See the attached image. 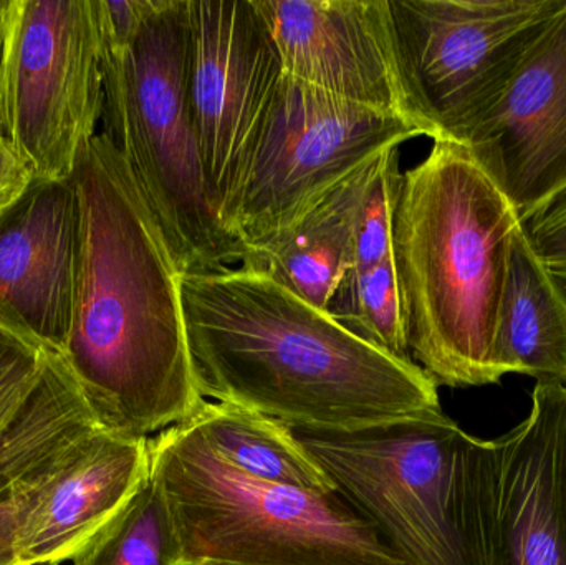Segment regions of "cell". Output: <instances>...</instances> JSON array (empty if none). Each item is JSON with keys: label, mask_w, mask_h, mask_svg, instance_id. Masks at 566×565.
<instances>
[{"label": "cell", "mask_w": 566, "mask_h": 565, "mask_svg": "<svg viewBox=\"0 0 566 565\" xmlns=\"http://www.w3.org/2000/svg\"><path fill=\"white\" fill-rule=\"evenodd\" d=\"M73 182L82 251L63 358L103 430L148 438L205 404L182 312L186 271L106 133L83 145Z\"/></svg>", "instance_id": "obj_1"}, {"label": "cell", "mask_w": 566, "mask_h": 565, "mask_svg": "<svg viewBox=\"0 0 566 565\" xmlns=\"http://www.w3.org/2000/svg\"><path fill=\"white\" fill-rule=\"evenodd\" d=\"M181 299L205 400L323 430L441 410L439 385L415 360L373 347L269 275L188 271Z\"/></svg>", "instance_id": "obj_2"}, {"label": "cell", "mask_w": 566, "mask_h": 565, "mask_svg": "<svg viewBox=\"0 0 566 565\" xmlns=\"http://www.w3.org/2000/svg\"><path fill=\"white\" fill-rule=\"evenodd\" d=\"M524 222L465 146L434 142L405 171L392 255L411 358L446 387L499 384L512 248Z\"/></svg>", "instance_id": "obj_3"}, {"label": "cell", "mask_w": 566, "mask_h": 565, "mask_svg": "<svg viewBox=\"0 0 566 565\" xmlns=\"http://www.w3.org/2000/svg\"><path fill=\"white\" fill-rule=\"evenodd\" d=\"M290 430L402 565H502L497 441L442 410Z\"/></svg>", "instance_id": "obj_4"}, {"label": "cell", "mask_w": 566, "mask_h": 565, "mask_svg": "<svg viewBox=\"0 0 566 565\" xmlns=\"http://www.w3.org/2000/svg\"><path fill=\"white\" fill-rule=\"evenodd\" d=\"M149 457L185 565H402L338 491L258 480L189 420L149 438Z\"/></svg>", "instance_id": "obj_5"}, {"label": "cell", "mask_w": 566, "mask_h": 565, "mask_svg": "<svg viewBox=\"0 0 566 565\" xmlns=\"http://www.w3.org/2000/svg\"><path fill=\"white\" fill-rule=\"evenodd\" d=\"M188 0H166L128 46L103 43V133L125 156L188 271L238 265L209 205L186 92ZM103 40V39H102Z\"/></svg>", "instance_id": "obj_6"}, {"label": "cell", "mask_w": 566, "mask_h": 565, "mask_svg": "<svg viewBox=\"0 0 566 565\" xmlns=\"http://www.w3.org/2000/svg\"><path fill=\"white\" fill-rule=\"evenodd\" d=\"M103 102L96 0H0V133L33 178H73Z\"/></svg>", "instance_id": "obj_7"}, {"label": "cell", "mask_w": 566, "mask_h": 565, "mask_svg": "<svg viewBox=\"0 0 566 565\" xmlns=\"http://www.w3.org/2000/svg\"><path fill=\"white\" fill-rule=\"evenodd\" d=\"M409 105L432 142L464 146L566 0H388Z\"/></svg>", "instance_id": "obj_8"}, {"label": "cell", "mask_w": 566, "mask_h": 565, "mask_svg": "<svg viewBox=\"0 0 566 565\" xmlns=\"http://www.w3.org/2000/svg\"><path fill=\"white\" fill-rule=\"evenodd\" d=\"M424 136L395 113L342 102L282 75L229 232L262 244L386 149Z\"/></svg>", "instance_id": "obj_9"}, {"label": "cell", "mask_w": 566, "mask_h": 565, "mask_svg": "<svg viewBox=\"0 0 566 565\" xmlns=\"http://www.w3.org/2000/svg\"><path fill=\"white\" fill-rule=\"evenodd\" d=\"M188 22L189 112L209 205L229 232L281 85V56L254 0H188Z\"/></svg>", "instance_id": "obj_10"}, {"label": "cell", "mask_w": 566, "mask_h": 565, "mask_svg": "<svg viewBox=\"0 0 566 565\" xmlns=\"http://www.w3.org/2000/svg\"><path fill=\"white\" fill-rule=\"evenodd\" d=\"M254 3L285 79L342 102L395 113L422 129L399 73L388 0Z\"/></svg>", "instance_id": "obj_11"}, {"label": "cell", "mask_w": 566, "mask_h": 565, "mask_svg": "<svg viewBox=\"0 0 566 565\" xmlns=\"http://www.w3.org/2000/svg\"><path fill=\"white\" fill-rule=\"evenodd\" d=\"M522 222L566 192V7L464 143Z\"/></svg>", "instance_id": "obj_12"}, {"label": "cell", "mask_w": 566, "mask_h": 565, "mask_svg": "<svg viewBox=\"0 0 566 565\" xmlns=\"http://www.w3.org/2000/svg\"><path fill=\"white\" fill-rule=\"evenodd\" d=\"M80 251L82 206L73 178H33L0 218V328L63 357Z\"/></svg>", "instance_id": "obj_13"}, {"label": "cell", "mask_w": 566, "mask_h": 565, "mask_svg": "<svg viewBox=\"0 0 566 565\" xmlns=\"http://www.w3.org/2000/svg\"><path fill=\"white\" fill-rule=\"evenodd\" d=\"M151 477L149 438L98 431L59 473L22 501L23 565L73 561Z\"/></svg>", "instance_id": "obj_14"}, {"label": "cell", "mask_w": 566, "mask_h": 565, "mask_svg": "<svg viewBox=\"0 0 566 565\" xmlns=\"http://www.w3.org/2000/svg\"><path fill=\"white\" fill-rule=\"evenodd\" d=\"M560 384L537 381L532 410L497 438L502 565H566V520L555 477Z\"/></svg>", "instance_id": "obj_15"}, {"label": "cell", "mask_w": 566, "mask_h": 565, "mask_svg": "<svg viewBox=\"0 0 566 565\" xmlns=\"http://www.w3.org/2000/svg\"><path fill=\"white\" fill-rule=\"evenodd\" d=\"M378 158L338 182L285 231L242 249L238 265L269 275L326 311L333 292L349 271L356 215Z\"/></svg>", "instance_id": "obj_16"}, {"label": "cell", "mask_w": 566, "mask_h": 565, "mask_svg": "<svg viewBox=\"0 0 566 565\" xmlns=\"http://www.w3.org/2000/svg\"><path fill=\"white\" fill-rule=\"evenodd\" d=\"M102 430L65 358L50 354L22 410L0 431V503L25 500Z\"/></svg>", "instance_id": "obj_17"}, {"label": "cell", "mask_w": 566, "mask_h": 565, "mask_svg": "<svg viewBox=\"0 0 566 565\" xmlns=\"http://www.w3.org/2000/svg\"><path fill=\"white\" fill-rule=\"evenodd\" d=\"M499 348L509 374L566 385V291L524 226L512 248Z\"/></svg>", "instance_id": "obj_18"}, {"label": "cell", "mask_w": 566, "mask_h": 565, "mask_svg": "<svg viewBox=\"0 0 566 565\" xmlns=\"http://www.w3.org/2000/svg\"><path fill=\"white\" fill-rule=\"evenodd\" d=\"M229 463L258 480L313 493H336L328 474L286 425L249 408L208 401L189 418Z\"/></svg>", "instance_id": "obj_19"}, {"label": "cell", "mask_w": 566, "mask_h": 565, "mask_svg": "<svg viewBox=\"0 0 566 565\" xmlns=\"http://www.w3.org/2000/svg\"><path fill=\"white\" fill-rule=\"evenodd\" d=\"M73 565H185L168 500L155 477L113 517Z\"/></svg>", "instance_id": "obj_20"}, {"label": "cell", "mask_w": 566, "mask_h": 565, "mask_svg": "<svg viewBox=\"0 0 566 565\" xmlns=\"http://www.w3.org/2000/svg\"><path fill=\"white\" fill-rule=\"evenodd\" d=\"M326 312L373 347L396 358H411L408 314L395 258L368 271L346 272Z\"/></svg>", "instance_id": "obj_21"}, {"label": "cell", "mask_w": 566, "mask_h": 565, "mask_svg": "<svg viewBox=\"0 0 566 565\" xmlns=\"http://www.w3.org/2000/svg\"><path fill=\"white\" fill-rule=\"evenodd\" d=\"M401 146L386 149L376 161L375 175L363 196L353 228L349 271H368L392 255V228L401 195Z\"/></svg>", "instance_id": "obj_22"}, {"label": "cell", "mask_w": 566, "mask_h": 565, "mask_svg": "<svg viewBox=\"0 0 566 565\" xmlns=\"http://www.w3.org/2000/svg\"><path fill=\"white\" fill-rule=\"evenodd\" d=\"M49 355L0 328V431L22 410L45 370Z\"/></svg>", "instance_id": "obj_23"}, {"label": "cell", "mask_w": 566, "mask_h": 565, "mask_svg": "<svg viewBox=\"0 0 566 565\" xmlns=\"http://www.w3.org/2000/svg\"><path fill=\"white\" fill-rule=\"evenodd\" d=\"M524 228L538 258L566 291V192L524 222Z\"/></svg>", "instance_id": "obj_24"}, {"label": "cell", "mask_w": 566, "mask_h": 565, "mask_svg": "<svg viewBox=\"0 0 566 565\" xmlns=\"http://www.w3.org/2000/svg\"><path fill=\"white\" fill-rule=\"evenodd\" d=\"M165 2L166 0H96L103 43L109 46L132 45Z\"/></svg>", "instance_id": "obj_25"}, {"label": "cell", "mask_w": 566, "mask_h": 565, "mask_svg": "<svg viewBox=\"0 0 566 565\" xmlns=\"http://www.w3.org/2000/svg\"><path fill=\"white\" fill-rule=\"evenodd\" d=\"M32 181L29 166L0 133V218L22 198Z\"/></svg>", "instance_id": "obj_26"}, {"label": "cell", "mask_w": 566, "mask_h": 565, "mask_svg": "<svg viewBox=\"0 0 566 565\" xmlns=\"http://www.w3.org/2000/svg\"><path fill=\"white\" fill-rule=\"evenodd\" d=\"M22 501L0 503V565H23L17 551V526Z\"/></svg>", "instance_id": "obj_27"}, {"label": "cell", "mask_w": 566, "mask_h": 565, "mask_svg": "<svg viewBox=\"0 0 566 565\" xmlns=\"http://www.w3.org/2000/svg\"><path fill=\"white\" fill-rule=\"evenodd\" d=\"M555 477L566 520V385L560 387V408L555 430Z\"/></svg>", "instance_id": "obj_28"}, {"label": "cell", "mask_w": 566, "mask_h": 565, "mask_svg": "<svg viewBox=\"0 0 566 565\" xmlns=\"http://www.w3.org/2000/svg\"><path fill=\"white\" fill-rule=\"evenodd\" d=\"M43 565H52V564H43Z\"/></svg>", "instance_id": "obj_29"}]
</instances>
